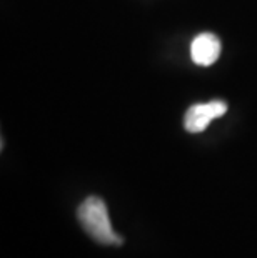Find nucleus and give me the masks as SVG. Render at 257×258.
I'll list each match as a JSON object with an SVG mask.
<instances>
[{"mask_svg":"<svg viewBox=\"0 0 257 258\" xmlns=\"http://www.w3.org/2000/svg\"><path fill=\"white\" fill-rule=\"evenodd\" d=\"M82 228L102 245H120L122 240L112 230L111 218H109L107 207L99 197H89L82 202L77 212Z\"/></svg>","mask_w":257,"mask_h":258,"instance_id":"nucleus-1","label":"nucleus"},{"mask_svg":"<svg viewBox=\"0 0 257 258\" xmlns=\"http://www.w3.org/2000/svg\"><path fill=\"white\" fill-rule=\"evenodd\" d=\"M227 112V103L222 100H212L207 103H195L185 112L184 127L189 134L204 132L214 118L222 117Z\"/></svg>","mask_w":257,"mask_h":258,"instance_id":"nucleus-2","label":"nucleus"},{"mask_svg":"<svg viewBox=\"0 0 257 258\" xmlns=\"http://www.w3.org/2000/svg\"><path fill=\"white\" fill-rule=\"evenodd\" d=\"M221 48L222 43L219 40V37L205 32V34L195 37L190 43V58L200 67H209L221 55Z\"/></svg>","mask_w":257,"mask_h":258,"instance_id":"nucleus-3","label":"nucleus"}]
</instances>
